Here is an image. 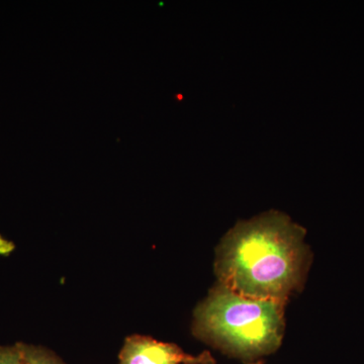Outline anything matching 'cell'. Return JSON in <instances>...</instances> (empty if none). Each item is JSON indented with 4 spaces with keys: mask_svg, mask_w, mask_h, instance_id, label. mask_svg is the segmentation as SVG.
I'll return each instance as SVG.
<instances>
[{
    "mask_svg": "<svg viewBox=\"0 0 364 364\" xmlns=\"http://www.w3.org/2000/svg\"><path fill=\"white\" fill-rule=\"evenodd\" d=\"M305 234L282 213L239 223L217 250L219 284L246 298L286 305L305 280L309 257Z\"/></svg>",
    "mask_w": 364,
    "mask_h": 364,
    "instance_id": "1",
    "label": "cell"
},
{
    "mask_svg": "<svg viewBox=\"0 0 364 364\" xmlns=\"http://www.w3.org/2000/svg\"><path fill=\"white\" fill-rule=\"evenodd\" d=\"M284 312L282 304L246 298L219 284L196 309L193 333L228 355L254 361L279 348Z\"/></svg>",
    "mask_w": 364,
    "mask_h": 364,
    "instance_id": "2",
    "label": "cell"
},
{
    "mask_svg": "<svg viewBox=\"0 0 364 364\" xmlns=\"http://www.w3.org/2000/svg\"><path fill=\"white\" fill-rule=\"evenodd\" d=\"M119 364H215L208 351L191 355L178 345L157 341L152 337L132 335L124 340Z\"/></svg>",
    "mask_w": 364,
    "mask_h": 364,
    "instance_id": "3",
    "label": "cell"
},
{
    "mask_svg": "<svg viewBox=\"0 0 364 364\" xmlns=\"http://www.w3.org/2000/svg\"><path fill=\"white\" fill-rule=\"evenodd\" d=\"M26 364H65L44 347L18 343Z\"/></svg>",
    "mask_w": 364,
    "mask_h": 364,
    "instance_id": "4",
    "label": "cell"
},
{
    "mask_svg": "<svg viewBox=\"0 0 364 364\" xmlns=\"http://www.w3.org/2000/svg\"><path fill=\"white\" fill-rule=\"evenodd\" d=\"M0 364H26L18 343L0 346Z\"/></svg>",
    "mask_w": 364,
    "mask_h": 364,
    "instance_id": "5",
    "label": "cell"
},
{
    "mask_svg": "<svg viewBox=\"0 0 364 364\" xmlns=\"http://www.w3.org/2000/svg\"><path fill=\"white\" fill-rule=\"evenodd\" d=\"M249 364H264L263 363V361H257V363H249Z\"/></svg>",
    "mask_w": 364,
    "mask_h": 364,
    "instance_id": "6",
    "label": "cell"
}]
</instances>
